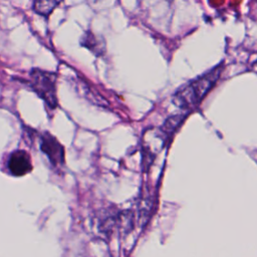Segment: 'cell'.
I'll return each mask as SVG.
<instances>
[{"mask_svg":"<svg viewBox=\"0 0 257 257\" xmlns=\"http://www.w3.org/2000/svg\"><path fill=\"white\" fill-rule=\"evenodd\" d=\"M221 70L222 66H218L179 89L174 95L175 103L183 108H192L198 104L215 84L221 74Z\"/></svg>","mask_w":257,"mask_h":257,"instance_id":"obj_1","label":"cell"},{"mask_svg":"<svg viewBox=\"0 0 257 257\" xmlns=\"http://www.w3.org/2000/svg\"><path fill=\"white\" fill-rule=\"evenodd\" d=\"M28 76V85L45 101L47 106L51 109L55 108L58 104L56 93L57 73L39 67H33L29 70Z\"/></svg>","mask_w":257,"mask_h":257,"instance_id":"obj_2","label":"cell"},{"mask_svg":"<svg viewBox=\"0 0 257 257\" xmlns=\"http://www.w3.org/2000/svg\"><path fill=\"white\" fill-rule=\"evenodd\" d=\"M41 151L46 155L51 164L54 166L62 165L64 162V151L59 142L49 135L48 133H44L40 142Z\"/></svg>","mask_w":257,"mask_h":257,"instance_id":"obj_3","label":"cell"},{"mask_svg":"<svg viewBox=\"0 0 257 257\" xmlns=\"http://www.w3.org/2000/svg\"><path fill=\"white\" fill-rule=\"evenodd\" d=\"M7 168L9 172L16 177L29 173L32 169L30 156L22 150L14 151L8 158Z\"/></svg>","mask_w":257,"mask_h":257,"instance_id":"obj_4","label":"cell"},{"mask_svg":"<svg viewBox=\"0 0 257 257\" xmlns=\"http://www.w3.org/2000/svg\"><path fill=\"white\" fill-rule=\"evenodd\" d=\"M80 45L88 49L95 57H102L106 53L105 41L101 36L94 34L91 30L83 32L79 39Z\"/></svg>","mask_w":257,"mask_h":257,"instance_id":"obj_5","label":"cell"},{"mask_svg":"<svg viewBox=\"0 0 257 257\" xmlns=\"http://www.w3.org/2000/svg\"><path fill=\"white\" fill-rule=\"evenodd\" d=\"M63 0H33L32 9L38 15L48 19L50 14Z\"/></svg>","mask_w":257,"mask_h":257,"instance_id":"obj_6","label":"cell"}]
</instances>
